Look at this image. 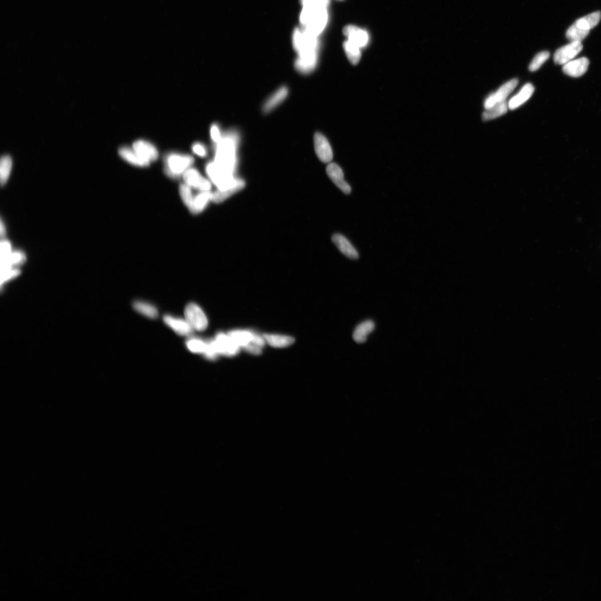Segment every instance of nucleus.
<instances>
[{"instance_id": "f257e3e1", "label": "nucleus", "mask_w": 601, "mask_h": 601, "mask_svg": "<svg viewBox=\"0 0 601 601\" xmlns=\"http://www.w3.org/2000/svg\"><path fill=\"white\" fill-rule=\"evenodd\" d=\"M293 44L299 58L295 67L299 72L307 74L314 70L317 60V37L303 29H296L293 37Z\"/></svg>"}, {"instance_id": "f03ea898", "label": "nucleus", "mask_w": 601, "mask_h": 601, "mask_svg": "<svg viewBox=\"0 0 601 601\" xmlns=\"http://www.w3.org/2000/svg\"><path fill=\"white\" fill-rule=\"evenodd\" d=\"M303 6L300 21L304 30L317 37L327 22L326 8L329 0H301Z\"/></svg>"}, {"instance_id": "7ed1b4c3", "label": "nucleus", "mask_w": 601, "mask_h": 601, "mask_svg": "<svg viewBox=\"0 0 601 601\" xmlns=\"http://www.w3.org/2000/svg\"><path fill=\"white\" fill-rule=\"evenodd\" d=\"M237 345L251 354L259 355L266 343L264 335L254 330H235L228 333Z\"/></svg>"}, {"instance_id": "20e7f679", "label": "nucleus", "mask_w": 601, "mask_h": 601, "mask_svg": "<svg viewBox=\"0 0 601 601\" xmlns=\"http://www.w3.org/2000/svg\"><path fill=\"white\" fill-rule=\"evenodd\" d=\"M194 163L192 156L178 153H171L165 159V171L171 178L183 175Z\"/></svg>"}, {"instance_id": "39448f33", "label": "nucleus", "mask_w": 601, "mask_h": 601, "mask_svg": "<svg viewBox=\"0 0 601 601\" xmlns=\"http://www.w3.org/2000/svg\"><path fill=\"white\" fill-rule=\"evenodd\" d=\"M185 320L193 330L204 331L208 326V319L201 308L194 303H190L184 311Z\"/></svg>"}, {"instance_id": "423d86ee", "label": "nucleus", "mask_w": 601, "mask_h": 601, "mask_svg": "<svg viewBox=\"0 0 601 601\" xmlns=\"http://www.w3.org/2000/svg\"><path fill=\"white\" fill-rule=\"evenodd\" d=\"M518 84V79H513L502 85L497 92L490 95L485 100L484 103L485 109H488L494 105L506 102L508 96L517 87Z\"/></svg>"}, {"instance_id": "0eeeda50", "label": "nucleus", "mask_w": 601, "mask_h": 601, "mask_svg": "<svg viewBox=\"0 0 601 601\" xmlns=\"http://www.w3.org/2000/svg\"><path fill=\"white\" fill-rule=\"evenodd\" d=\"M583 45L580 42H572L558 49L554 55V61L559 65H564L582 51Z\"/></svg>"}, {"instance_id": "6e6552de", "label": "nucleus", "mask_w": 601, "mask_h": 601, "mask_svg": "<svg viewBox=\"0 0 601 601\" xmlns=\"http://www.w3.org/2000/svg\"><path fill=\"white\" fill-rule=\"evenodd\" d=\"M220 355L232 357L238 354L241 348L229 334L219 332L215 338Z\"/></svg>"}, {"instance_id": "1a4fd4ad", "label": "nucleus", "mask_w": 601, "mask_h": 601, "mask_svg": "<svg viewBox=\"0 0 601 601\" xmlns=\"http://www.w3.org/2000/svg\"><path fill=\"white\" fill-rule=\"evenodd\" d=\"M185 184L191 188L198 189L201 191H210L211 183L208 179L202 176L199 171L194 168H189L183 175Z\"/></svg>"}, {"instance_id": "9d476101", "label": "nucleus", "mask_w": 601, "mask_h": 601, "mask_svg": "<svg viewBox=\"0 0 601 601\" xmlns=\"http://www.w3.org/2000/svg\"><path fill=\"white\" fill-rule=\"evenodd\" d=\"M326 173L330 179L343 193L348 194L351 193V188L344 179V175L340 166L336 163H332L327 165Z\"/></svg>"}, {"instance_id": "9b49d317", "label": "nucleus", "mask_w": 601, "mask_h": 601, "mask_svg": "<svg viewBox=\"0 0 601 601\" xmlns=\"http://www.w3.org/2000/svg\"><path fill=\"white\" fill-rule=\"evenodd\" d=\"M314 146L318 158L322 162L330 163L333 158L332 150L329 141L322 134H315Z\"/></svg>"}, {"instance_id": "f8f14e48", "label": "nucleus", "mask_w": 601, "mask_h": 601, "mask_svg": "<svg viewBox=\"0 0 601 601\" xmlns=\"http://www.w3.org/2000/svg\"><path fill=\"white\" fill-rule=\"evenodd\" d=\"M133 149L141 158L149 161H154L158 157V152L155 146L148 141L138 140L133 144Z\"/></svg>"}, {"instance_id": "ddd939ff", "label": "nucleus", "mask_w": 601, "mask_h": 601, "mask_svg": "<svg viewBox=\"0 0 601 601\" xmlns=\"http://www.w3.org/2000/svg\"><path fill=\"white\" fill-rule=\"evenodd\" d=\"M589 62L586 58H581L564 64L562 69L564 74L570 77L578 78L587 72Z\"/></svg>"}, {"instance_id": "4468645a", "label": "nucleus", "mask_w": 601, "mask_h": 601, "mask_svg": "<svg viewBox=\"0 0 601 601\" xmlns=\"http://www.w3.org/2000/svg\"><path fill=\"white\" fill-rule=\"evenodd\" d=\"M332 241L341 253L348 258L352 260L358 258L357 251L345 237L338 234H335L332 237Z\"/></svg>"}, {"instance_id": "2eb2a0df", "label": "nucleus", "mask_w": 601, "mask_h": 601, "mask_svg": "<svg viewBox=\"0 0 601 601\" xmlns=\"http://www.w3.org/2000/svg\"><path fill=\"white\" fill-rule=\"evenodd\" d=\"M245 182L241 179L236 180L233 184L224 190H217L212 194V201L216 204H220L228 199L232 195L245 187Z\"/></svg>"}, {"instance_id": "dca6fc26", "label": "nucleus", "mask_w": 601, "mask_h": 601, "mask_svg": "<svg viewBox=\"0 0 601 601\" xmlns=\"http://www.w3.org/2000/svg\"><path fill=\"white\" fill-rule=\"evenodd\" d=\"M343 34L348 37L353 44L358 48H362L366 45L368 42V35L363 30L353 25H348L343 30Z\"/></svg>"}, {"instance_id": "f3484780", "label": "nucleus", "mask_w": 601, "mask_h": 601, "mask_svg": "<svg viewBox=\"0 0 601 601\" xmlns=\"http://www.w3.org/2000/svg\"><path fill=\"white\" fill-rule=\"evenodd\" d=\"M163 320L176 334L181 336H188L192 332L193 329L185 320L178 319L170 315L164 316Z\"/></svg>"}, {"instance_id": "a211bd4d", "label": "nucleus", "mask_w": 601, "mask_h": 601, "mask_svg": "<svg viewBox=\"0 0 601 601\" xmlns=\"http://www.w3.org/2000/svg\"><path fill=\"white\" fill-rule=\"evenodd\" d=\"M534 92V88L533 86L530 83L524 85L521 90L514 95V97L509 100L508 103V108L510 110H514L521 107L524 103L532 97Z\"/></svg>"}, {"instance_id": "6ab92c4d", "label": "nucleus", "mask_w": 601, "mask_h": 601, "mask_svg": "<svg viewBox=\"0 0 601 601\" xmlns=\"http://www.w3.org/2000/svg\"><path fill=\"white\" fill-rule=\"evenodd\" d=\"M119 154L121 157L130 164L140 167H145L150 164L149 161L141 158L133 148L127 146L120 148Z\"/></svg>"}, {"instance_id": "aec40b11", "label": "nucleus", "mask_w": 601, "mask_h": 601, "mask_svg": "<svg viewBox=\"0 0 601 601\" xmlns=\"http://www.w3.org/2000/svg\"><path fill=\"white\" fill-rule=\"evenodd\" d=\"M375 323L372 320H366L361 323L355 328L353 333V339L358 343L365 342L368 335L374 330Z\"/></svg>"}, {"instance_id": "412c9836", "label": "nucleus", "mask_w": 601, "mask_h": 601, "mask_svg": "<svg viewBox=\"0 0 601 601\" xmlns=\"http://www.w3.org/2000/svg\"><path fill=\"white\" fill-rule=\"evenodd\" d=\"M600 18V12H594L579 19L573 25L582 31L589 33L598 24Z\"/></svg>"}, {"instance_id": "4be33fe9", "label": "nucleus", "mask_w": 601, "mask_h": 601, "mask_svg": "<svg viewBox=\"0 0 601 601\" xmlns=\"http://www.w3.org/2000/svg\"><path fill=\"white\" fill-rule=\"evenodd\" d=\"M288 93L289 90L285 87L278 89L266 101L263 106L264 112L269 113L276 108L286 98Z\"/></svg>"}, {"instance_id": "5701e85b", "label": "nucleus", "mask_w": 601, "mask_h": 601, "mask_svg": "<svg viewBox=\"0 0 601 601\" xmlns=\"http://www.w3.org/2000/svg\"><path fill=\"white\" fill-rule=\"evenodd\" d=\"M265 341L271 346L282 348L290 346L294 343V338L289 336L277 334H264Z\"/></svg>"}, {"instance_id": "b1692460", "label": "nucleus", "mask_w": 601, "mask_h": 601, "mask_svg": "<svg viewBox=\"0 0 601 601\" xmlns=\"http://www.w3.org/2000/svg\"><path fill=\"white\" fill-rule=\"evenodd\" d=\"M212 194L211 191H201L200 193L195 195L193 206L190 210L191 213L198 214L203 211L210 201H212Z\"/></svg>"}, {"instance_id": "393cba45", "label": "nucleus", "mask_w": 601, "mask_h": 601, "mask_svg": "<svg viewBox=\"0 0 601 601\" xmlns=\"http://www.w3.org/2000/svg\"><path fill=\"white\" fill-rule=\"evenodd\" d=\"M508 105L506 102L500 103L494 105L491 108L486 109L482 114V118L484 121L491 120L496 119L506 114L508 112Z\"/></svg>"}, {"instance_id": "a878e982", "label": "nucleus", "mask_w": 601, "mask_h": 601, "mask_svg": "<svg viewBox=\"0 0 601 601\" xmlns=\"http://www.w3.org/2000/svg\"><path fill=\"white\" fill-rule=\"evenodd\" d=\"M133 308L136 311L138 312L141 315L150 318V319H155L158 317V312L156 308L148 304L141 301H136L133 303Z\"/></svg>"}, {"instance_id": "bb28decb", "label": "nucleus", "mask_w": 601, "mask_h": 601, "mask_svg": "<svg viewBox=\"0 0 601 601\" xmlns=\"http://www.w3.org/2000/svg\"><path fill=\"white\" fill-rule=\"evenodd\" d=\"M12 159L9 155L2 156L0 161V178L2 185L7 183L12 169Z\"/></svg>"}, {"instance_id": "cd10ccee", "label": "nucleus", "mask_w": 601, "mask_h": 601, "mask_svg": "<svg viewBox=\"0 0 601 601\" xmlns=\"http://www.w3.org/2000/svg\"><path fill=\"white\" fill-rule=\"evenodd\" d=\"M345 51L349 61L353 65H356L359 62L361 58L360 48L356 45L347 40L343 44Z\"/></svg>"}, {"instance_id": "c85d7f7f", "label": "nucleus", "mask_w": 601, "mask_h": 601, "mask_svg": "<svg viewBox=\"0 0 601 601\" xmlns=\"http://www.w3.org/2000/svg\"><path fill=\"white\" fill-rule=\"evenodd\" d=\"M191 188L189 186L185 183L181 184L179 187L181 198L189 210L193 206L194 198Z\"/></svg>"}, {"instance_id": "c756f323", "label": "nucleus", "mask_w": 601, "mask_h": 601, "mask_svg": "<svg viewBox=\"0 0 601 601\" xmlns=\"http://www.w3.org/2000/svg\"><path fill=\"white\" fill-rule=\"evenodd\" d=\"M186 346L191 352L205 354L207 349V342L199 339V338H193L186 342Z\"/></svg>"}, {"instance_id": "7c9ffc66", "label": "nucleus", "mask_w": 601, "mask_h": 601, "mask_svg": "<svg viewBox=\"0 0 601 601\" xmlns=\"http://www.w3.org/2000/svg\"><path fill=\"white\" fill-rule=\"evenodd\" d=\"M549 57L550 54L547 51L542 52L537 54L533 59L531 64L529 65V70L533 72L538 70L547 61Z\"/></svg>"}, {"instance_id": "2f4dec72", "label": "nucleus", "mask_w": 601, "mask_h": 601, "mask_svg": "<svg viewBox=\"0 0 601 601\" xmlns=\"http://www.w3.org/2000/svg\"><path fill=\"white\" fill-rule=\"evenodd\" d=\"M207 342V349L204 354L205 357L210 360H216L220 355V353L215 339L211 340Z\"/></svg>"}, {"instance_id": "473e14b6", "label": "nucleus", "mask_w": 601, "mask_h": 601, "mask_svg": "<svg viewBox=\"0 0 601 601\" xmlns=\"http://www.w3.org/2000/svg\"><path fill=\"white\" fill-rule=\"evenodd\" d=\"M20 273V271L19 269H15V268L3 273L2 274V284H3V283L6 282L13 279V278L18 276Z\"/></svg>"}, {"instance_id": "72a5a7b5", "label": "nucleus", "mask_w": 601, "mask_h": 601, "mask_svg": "<svg viewBox=\"0 0 601 601\" xmlns=\"http://www.w3.org/2000/svg\"><path fill=\"white\" fill-rule=\"evenodd\" d=\"M211 136L215 144L218 143L222 137L219 126L217 124L212 125L210 130Z\"/></svg>"}, {"instance_id": "f704fd0d", "label": "nucleus", "mask_w": 601, "mask_h": 601, "mask_svg": "<svg viewBox=\"0 0 601 601\" xmlns=\"http://www.w3.org/2000/svg\"><path fill=\"white\" fill-rule=\"evenodd\" d=\"M12 245L10 242L7 240H3L1 242V259L7 257L11 254Z\"/></svg>"}, {"instance_id": "c9c22d12", "label": "nucleus", "mask_w": 601, "mask_h": 601, "mask_svg": "<svg viewBox=\"0 0 601 601\" xmlns=\"http://www.w3.org/2000/svg\"><path fill=\"white\" fill-rule=\"evenodd\" d=\"M192 150L195 154L199 156H205L207 155V151L205 146L201 143H194L192 146Z\"/></svg>"}, {"instance_id": "e433bc0d", "label": "nucleus", "mask_w": 601, "mask_h": 601, "mask_svg": "<svg viewBox=\"0 0 601 601\" xmlns=\"http://www.w3.org/2000/svg\"><path fill=\"white\" fill-rule=\"evenodd\" d=\"M0 231H1L2 237H4L5 234H6V228H5V226L2 220L1 221V225H0Z\"/></svg>"}]
</instances>
